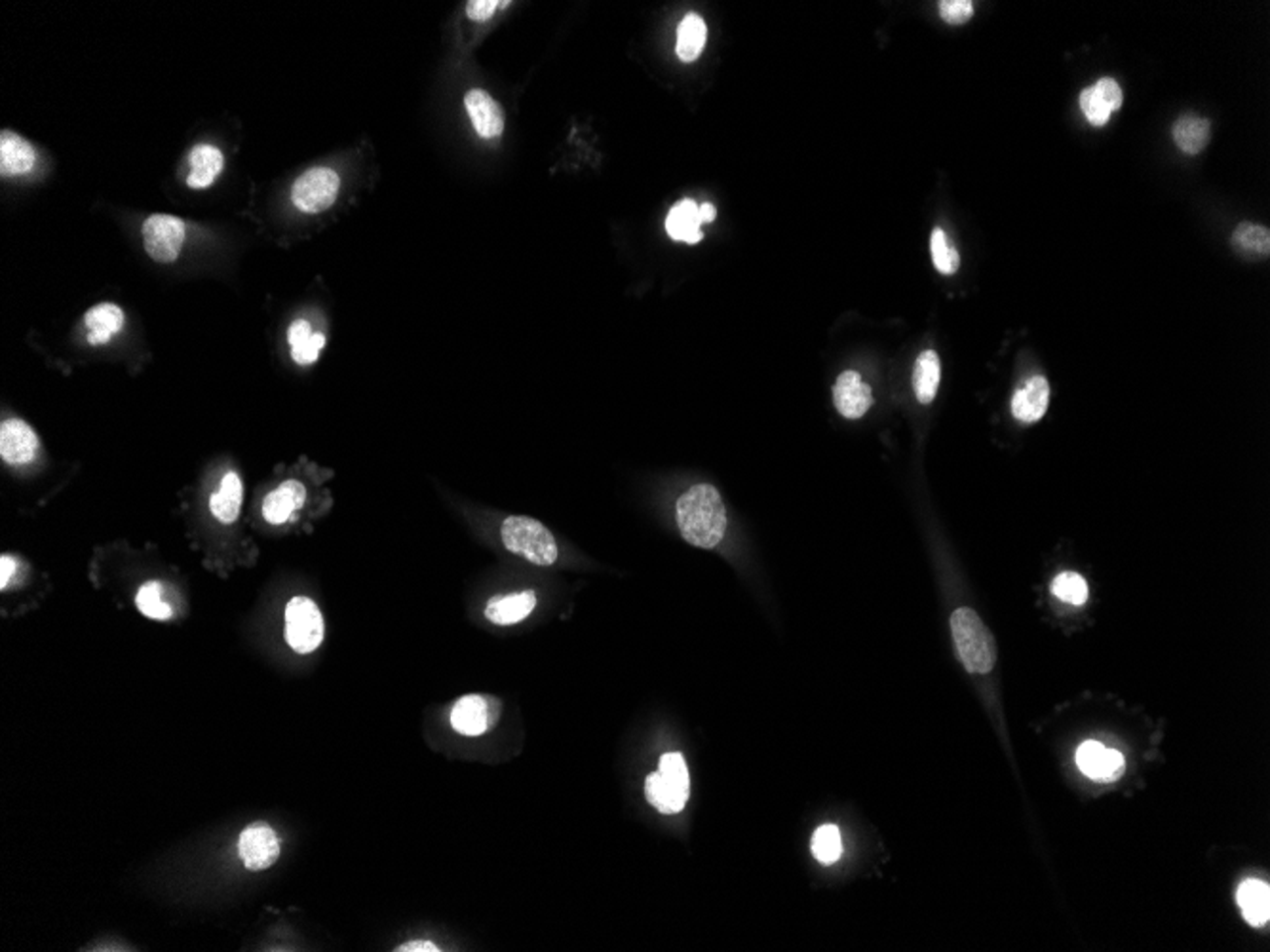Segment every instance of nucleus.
Segmentation results:
<instances>
[{"mask_svg":"<svg viewBox=\"0 0 1270 952\" xmlns=\"http://www.w3.org/2000/svg\"><path fill=\"white\" fill-rule=\"evenodd\" d=\"M678 527L681 537L696 546L711 550L727 531V512L717 488L700 483L688 488L678 500Z\"/></svg>","mask_w":1270,"mask_h":952,"instance_id":"1","label":"nucleus"},{"mask_svg":"<svg viewBox=\"0 0 1270 952\" xmlns=\"http://www.w3.org/2000/svg\"><path fill=\"white\" fill-rule=\"evenodd\" d=\"M952 632L966 671L989 673L997 663V645L981 618L968 607L952 614Z\"/></svg>","mask_w":1270,"mask_h":952,"instance_id":"2","label":"nucleus"},{"mask_svg":"<svg viewBox=\"0 0 1270 952\" xmlns=\"http://www.w3.org/2000/svg\"><path fill=\"white\" fill-rule=\"evenodd\" d=\"M504 548L537 566H552L558 562L560 550L554 535L533 517L512 515L500 527Z\"/></svg>","mask_w":1270,"mask_h":952,"instance_id":"3","label":"nucleus"},{"mask_svg":"<svg viewBox=\"0 0 1270 952\" xmlns=\"http://www.w3.org/2000/svg\"><path fill=\"white\" fill-rule=\"evenodd\" d=\"M286 641L299 654H311L323 641V618L309 597H294L286 607Z\"/></svg>","mask_w":1270,"mask_h":952,"instance_id":"4","label":"nucleus"},{"mask_svg":"<svg viewBox=\"0 0 1270 952\" xmlns=\"http://www.w3.org/2000/svg\"><path fill=\"white\" fill-rule=\"evenodd\" d=\"M341 189L339 175L329 168H315L303 173L292 187V202L305 214H321L329 210Z\"/></svg>","mask_w":1270,"mask_h":952,"instance_id":"5","label":"nucleus"},{"mask_svg":"<svg viewBox=\"0 0 1270 952\" xmlns=\"http://www.w3.org/2000/svg\"><path fill=\"white\" fill-rule=\"evenodd\" d=\"M185 242V222L179 217L154 214L143 222V245L148 257L160 265L173 263Z\"/></svg>","mask_w":1270,"mask_h":952,"instance_id":"6","label":"nucleus"},{"mask_svg":"<svg viewBox=\"0 0 1270 952\" xmlns=\"http://www.w3.org/2000/svg\"><path fill=\"white\" fill-rule=\"evenodd\" d=\"M500 715V704L488 696H463L451 709V727L463 736H482L491 731Z\"/></svg>","mask_w":1270,"mask_h":952,"instance_id":"7","label":"nucleus"},{"mask_svg":"<svg viewBox=\"0 0 1270 952\" xmlns=\"http://www.w3.org/2000/svg\"><path fill=\"white\" fill-rule=\"evenodd\" d=\"M238 855L249 871L270 869L280 857V838L267 823H251L238 838Z\"/></svg>","mask_w":1270,"mask_h":952,"instance_id":"8","label":"nucleus"},{"mask_svg":"<svg viewBox=\"0 0 1270 952\" xmlns=\"http://www.w3.org/2000/svg\"><path fill=\"white\" fill-rule=\"evenodd\" d=\"M41 441L37 432L20 418H8L0 426V457L6 465L24 466L39 455Z\"/></svg>","mask_w":1270,"mask_h":952,"instance_id":"9","label":"nucleus"},{"mask_svg":"<svg viewBox=\"0 0 1270 952\" xmlns=\"http://www.w3.org/2000/svg\"><path fill=\"white\" fill-rule=\"evenodd\" d=\"M835 407L845 418H860L873 405L871 389L856 371H845L839 375L833 387Z\"/></svg>","mask_w":1270,"mask_h":952,"instance_id":"10","label":"nucleus"},{"mask_svg":"<svg viewBox=\"0 0 1270 952\" xmlns=\"http://www.w3.org/2000/svg\"><path fill=\"white\" fill-rule=\"evenodd\" d=\"M468 117L474 124L476 131L484 139H497L504 130V115L499 103L489 96L488 92L476 88L470 90L465 98Z\"/></svg>","mask_w":1270,"mask_h":952,"instance_id":"11","label":"nucleus"},{"mask_svg":"<svg viewBox=\"0 0 1270 952\" xmlns=\"http://www.w3.org/2000/svg\"><path fill=\"white\" fill-rule=\"evenodd\" d=\"M1050 403V385L1044 377L1037 375L1029 379L1020 390L1012 397V415L1018 420L1031 424L1046 415Z\"/></svg>","mask_w":1270,"mask_h":952,"instance_id":"12","label":"nucleus"},{"mask_svg":"<svg viewBox=\"0 0 1270 952\" xmlns=\"http://www.w3.org/2000/svg\"><path fill=\"white\" fill-rule=\"evenodd\" d=\"M307 498V488L297 481L288 479L280 487L274 488L263 500V517L272 525H282L292 519Z\"/></svg>","mask_w":1270,"mask_h":952,"instance_id":"13","label":"nucleus"},{"mask_svg":"<svg viewBox=\"0 0 1270 952\" xmlns=\"http://www.w3.org/2000/svg\"><path fill=\"white\" fill-rule=\"evenodd\" d=\"M37 162V152L33 145L20 137L18 133H12L8 130L2 131L0 135V173L2 177H18L25 175L35 168Z\"/></svg>","mask_w":1270,"mask_h":952,"instance_id":"14","label":"nucleus"},{"mask_svg":"<svg viewBox=\"0 0 1270 952\" xmlns=\"http://www.w3.org/2000/svg\"><path fill=\"white\" fill-rule=\"evenodd\" d=\"M537 607L535 591H519L504 597H495L489 601L486 618L497 626H512L525 620Z\"/></svg>","mask_w":1270,"mask_h":952,"instance_id":"15","label":"nucleus"},{"mask_svg":"<svg viewBox=\"0 0 1270 952\" xmlns=\"http://www.w3.org/2000/svg\"><path fill=\"white\" fill-rule=\"evenodd\" d=\"M242 500H244V483L240 476L236 472H227L221 479L218 492H214V496L210 498V510L218 521L230 525L240 517Z\"/></svg>","mask_w":1270,"mask_h":952,"instance_id":"16","label":"nucleus"},{"mask_svg":"<svg viewBox=\"0 0 1270 952\" xmlns=\"http://www.w3.org/2000/svg\"><path fill=\"white\" fill-rule=\"evenodd\" d=\"M84 325L88 329V342L92 346L107 344L115 335L123 331V308L113 303L96 304L84 314Z\"/></svg>","mask_w":1270,"mask_h":952,"instance_id":"17","label":"nucleus"},{"mask_svg":"<svg viewBox=\"0 0 1270 952\" xmlns=\"http://www.w3.org/2000/svg\"><path fill=\"white\" fill-rule=\"evenodd\" d=\"M189 164L191 173L187 177V185L191 189H208L225 168V156L220 147L202 143L191 150Z\"/></svg>","mask_w":1270,"mask_h":952,"instance_id":"18","label":"nucleus"},{"mask_svg":"<svg viewBox=\"0 0 1270 952\" xmlns=\"http://www.w3.org/2000/svg\"><path fill=\"white\" fill-rule=\"evenodd\" d=\"M288 342L295 364L313 366L319 358V350L325 346V337L323 333H313L307 319H297L288 329Z\"/></svg>","mask_w":1270,"mask_h":952,"instance_id":"19","label":"nucleus"},{"mask_svg":"<svg viewBox=\"0 0 1270 952\" xmlns=\"http://www.w3.org/2000/svg\"><path fill=\"white\" fill-rule=\"evenodd\" d=\"M1238 905L1251 926L1267 924L1270 916L1269 886L1261 880H1246L1238 890Z\"/></svg>","mask_w":1270,"mask_h":952,"instance_id":"20","label":"nucleus"},{"mask_svg":"<svg viewBox=\"0 0 1270 952\" xmlns=\"http://www.w3.org/2000/svg\"><path fill=\"white\" fill-rule=\"evenodd\" d=\"M942 381L940 356L934 350H925L913 367V390L921 403L929 405L934 401L938 387Z\"/></svg>","mask_w":1270,"mask_h":952,"instance_id":"21","label":"nucleus"},{"mask_svg":"<svg viewBox=\"0 0 1270 952\" xmlns=\"http://www.w3.org/2000/svg\"><path fill=\"white\" fill-rule=\"evenodd\" d=\"M708 41V27L698 14H686L678 29V55L684 63H692L700 57Z\"/></svg>","mask_w":1270,"mask_h":952,"instance_id":"22","label":"nucleus"},{"mask_svg":"<svg viewBox=\"0 0 1270 952\" xmlns=\"http://www.w3.org/2000/svg\"><path fill=\"white\" fill-rule=\"evenodd\" d=\"M1210 123L1198 117H1181L1173 124L1172 135L1175 145L1187 154H1198L1210 141Z\"/></svg>","mask_w":1270,"mask_h":952,"instance_id":"23","label":"nucleus"},{"mask_svg":"<svg viewBox=\"0 0 1270 952\" xmlns=\"http://www.w3.org/2000/svg\"><path fill=\"white\" fill-rule=\"evenodd\" d=\"M645 795L647 801L655 806L662 814H678L683 810L688 799L680 795L670 783L662 778L660 772H655L647 778L645 782Z\"/></svg>","mask_w":1270,"mask_h":952,"instance_id":"24","label":"nucleus"},{"mask_svg":"<svg viewBox=\"0 0 1270 952\" xmlns=\"http://www.w3.org/2000/svg\"><path fill=\"white\" fill-rule=\"evenodd\" d=\"M1232 245L1246 255L1267 257L1270 253L1269 228L1255 222H1240L1232 232Z\"/></svg>","mask_w":1270,"mask_h":952,"instance_id":"25","label":"nucleus"},{"mask_svg":"<svg viewBox=\"0 0 1270 952\" xmlns=\"http://www.w3.org/2000/svg\"><path fill=\"white\" fill-rule=\"evenodd\" d=\"M694 228H700L698 206L692 200H683L676 204L666 219L668 234L678 242H684V236Z\"/></svg>","mask_w":1270,"mask_h":952,"instance_id":"26","label":"nucleus"},{"mask_svg":"<svg viewBox=\"0 0 1270 952\" xmlns=\"http://www.w3.org/2000/svg\"><path fill=\"white\" fill-rule=\"evenodd\" d=\"M136 605H137V609L141 611V614L147 616L150 620L164 622V620H170L171 618V607L164 601V589H162L160 582L143 584L141 589L137 591Z\"/></svg>","mask_w":1270,"mask_h":952,"instance_id":"27","label":"nucleus"},{"mask_svg":"<svg viewBox=\"0 0 1270 952\" xmlns=\"http://www.w3.org/2000/svg\"><path fill=\"white\" fill-rule=\"evenodd\" d=\"M1051 593L1057 599H1061L1063 603L1080 607V605H1084L1088 601V584L1080 574L1067 570V572H1061V574H1057L1053 578Z\"/></svg>","mask_w":1270,"mask_h":952,"instance_id":"28","label":"nucleus"},{"mask_svg":"<svg viewBox=\"0 0 1270 952\" xmlns=\"http://www.w3.org/2000/svg\"><path fill=\"white\" fill-rule=\"evenodd\" d=\"M810 848H812V854L820 863H824V865L835 863L843 854L841 832L835 825L818 827V830L812 834Z\"/></svg>","mask_w":1270,"mask_h":952,"instance_id":"29","label":"nucleus"},{"mask_svg":"<svg viewBox=\"0 0 1270 952\" xmlns=\"http://www.w3.org/2000/svg\"><path fill=\"white\" fill-rule=\"evenodd\" d=\"M930 253H932V261H934V267L938 272H942L946 276H952L958 270L960 257H958L956 249L948 242V236H946V232L942 228H934V232H932Z\"/></svg>","mask_w":1270,"mask_h":952,"instance_id":"30","label":"nucleus"},{"mask_svg":"<svg viewBox=\"0 0 1270 952\" xmlns=\"http://www.w3.org/2000/svg\"><path fill=\"white\" fill-rule=\"evenodd\" d=\"M659 772L662 774V778L670 783L680 795H683L684 799H688L690 778H688L686 762H684L681 753H666V755H662L660 757Z\"/></svg>","mask_w":1270,"mask_h":952,"instance_id":"31","label":"nucleus"},{"mask_svg":"<svg viewBox=\"0 0 1270 952\" xmlns=\"http://www.w3.org/2000/svg\"><path fill=\"white\" fill-rule=\"evenodd\" d=\"M1105 755V747L1098 741H1084L1078 751H1076V764L1080 772L1092 780L1098 778L1100 772L1101 760Z\"/></svg>","mask_w":1270,"mask_h":952,"instance_id":"32","label":"nucleus"},{"mask_svg":"<svg viewBox=\"0 0 1270 952\" xmlns=\"http://www.w3.org/2000/svg\"><path fill=\"white\" fill-rule=\"evenodd\" d=\"M1080 109L1088 123L1094 126H1105L1111 119V109L1101 101L1100 96L1094 92V88H1086L1080 94Z\"/></svg>","mask_w":1270,"mask_h":952,"instance_id":"33","label":"nucleus"},{"mask_svg":"<svg viewBox=\"0 0 1270 952\" xmlns=\"http://www.w3.org/2000/svg\"><path fill=\"white\" fill-rule=\"evenodd\" d=\"M938 6L946 24H966L974 16V4L970 0H942Z\"/></svg>","mask_w":1270,"mask_h":952,"instance_id":"34","label":"nucleus"},{"mask_svg":"<svg viewBox=\"0 0 1270 952\" xmlns=\"http://www.w3.org/2000/svg\"><path fill=\"white\" fill-rule=\"evenodd\" d=\"M1126 770V760L1123 753L1115 749H1105V755L1101 760L1100 772H1098V782H1117Z\"/></svg>","mask_w":1270,"mask_h":952,"instance_id":"35","label":"nucleus"},{"mask_svg":"<svg viewBox=\"0 0 1270 952\" xmlns=\"http://www.w3.org/2000/svg\"><path fill=\"white\" fill-rule=\"evenodd\" d=\"M1094 92L1100 96L1101 101L1111 109V113L1119 111L1123 107V90L1117 80L1113 78H1101L1096 86H1092Z\"/></svg>","mask_w":1270,"mask_h":952,"instance_id":"36","label":"nucleus"},{"mask_svg":"<svg viewBox=\"0 0 1270 952\" xmlns=\"http://www.w3.org/2000/svg\"><path fill=\"white\" fill-rule=\"evenodd\" d=\"M510 2H497V0H470L466 4V16L472 22H488L493 18V14L499 8H506Z\"/></svg>","mask_w":1270,"mask_h":952,"instance_id":"37","label":"nucleus"},{"mask_svg":"<svg viewBox=\"0 0 1270 952\" xmlns=\"http://www.w3.org/2000/svg\"><path fill=\"white\" fill-rule=\"evenodd\" d=\"M396 951L398 952H440L441 949L440 947H438V945H434V943H430V941H424V939H418V941H408V943H404V945H400V947H398Z\"/></svg>","mask_w":1270,"mask_h":952,"instance_id":"38","label":"nucleus"},{"mask_svg":"<svg viewBox=\"0 0 1270 952\" xmlns=\"http://www.w3.org/2000/svg\"><path fill=\"white\" fill-rule=\"evenodd\" d=\"M0 566H2V574H0V587H2V589H6V587H8V584H10V576H14V574H16V560H12L10 556H2V562H0Z\"/></svg>","mask_w":1270,"mask_h":952,"instance_id":"39","label":"nucleus"},{"mask_svg":"<svg viewBox=\"0 0 1270 952\" xmlns=\"http://www.w3.org/2000/svg\"><path fill=\"white\" fill-rule=\"evenodd\" d=\"M715 216H717V212H715V208L711 204L698 206V222L700 224L702 222H711V220L715 219Z\"/></svg>","mask_w":1270,"mask_h":952,"instance_id":"40","label":"nucleus"}]
</instances>
